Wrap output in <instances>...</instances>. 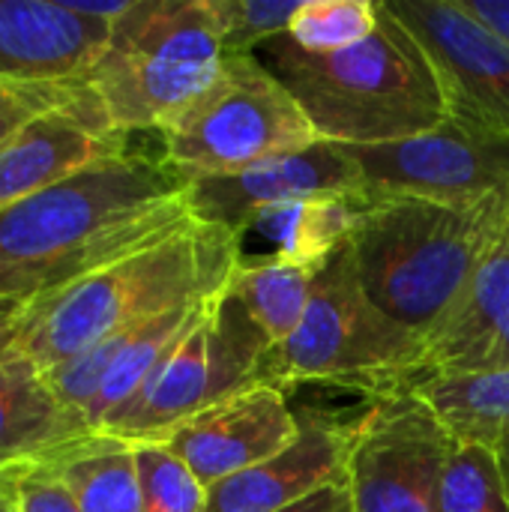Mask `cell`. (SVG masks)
Segmentation results:
<instances>
[{"label": "cell", "instance_id": "cell-32", "mask_svg": "<svg viewBox=\"0 0 509 512\" xmlns=\"http://www.w3.org/2000/svg\"><path fill=\"white\" fill-rule=\"evenodd\" d=\"M72 12L84 15V18H96V21H105V24H117L129 9H132V0H63Z\"/></svg>", "mask_w": 509, "mask_h": 512}, {"label": "cell", "instance_id": "cell-28", "mask_svg": "<svg viewBox=\"0 0 509 512\" xmlns=\"http://www.w3.org/2000/svg\"><path fill=\"white\" fill-rule=\"evenodd\" d=\"M15 512H81L51 462L3 474Z\"/></svg>", "mask_w": 509, "mask_h": 512}, {"label": "cell", "instance_id": "cell-14", "mask_svg": "<svg viewBox=\"0 0 509 512\" xmlns=\"http://www.w3.org/2000/svg\"><path fill=\"white\" fill-rule=\"evenodd\" d=\"M126 141L111 132L84 87L81 102L33 117L0 144V213L102 159L126 153Z\"/></svg>", "mask_w": 509, "mask_h": 512}, {"label": "cell", "instance_id": "cell-21", "mask_svg": "<svg viewBox=\"0 0 509 512\" xmlns=\"http://www.w3.org/2000/svg\"><path fill=\"white\" fill-rule=\"evenodd\" d=\"M51 465L81 512H144L132 444L93 435Z\"/></svg>", "mask_w": 509, "mask_h": 512}, {"label": "cell", "instance_id": "cell-7", "mask_svg": "<svg viewBox=\"0 0 509 512\" xmlns=\"http://www.w3.org/2000/svg\"><path fill=\"white\" fill-rule=\"evenodd\" d=\"M159 138L162 162L186 183L243 174L318 144L297 99L255 54H225L216 78Z\"/></svg>", "mask_w": 509, "mask_h": 512}, {"label": "cell", "instance_id": "cell-26", "mask_svg": "<svg viewBox=\"0 0 509 512\" xmlns=\"http://www.w3.org/2000/svg\"><path fill=\"white\" fill-rule=\"evenodd\" d=\"M303 0H210L222 51L255 54L264 42L288 33Z\"/></svg>", "mask_w": 509, "mask_h": 512}, {"label": "cell", "instance_id": "cell-27", "mask_svg": "<svg viewBox=\"0 0 509 512\" xmlns=\"http://www.w3.org/2000/svg\"><path fill=\"white\" fill-rule=\"evenodd\" d=\"M81 99H84L81 78L66 84H21V81L0 78V144L33 117L63 105H75Z\"/></svg>", "mask_w": 509, "mask_h": 512}, {"label": "cell", "instance_id": "cell-10", "mask_svg": "<svg viewBox=\"0 0 509 512\" xmlns=\"http://www.w3.org/2000/svg\"><path fill=\"white\" fill-rule=\"evenodd\" d=\"M345 153L357 165L363 204L381 198L468 204L509 192V132L459 117L405 141L345 147Z\"/></svg>", "mask_w": 509, "mask_h": 512}, {"label": "cell", "instance_id": "cell-13", "mask_svg": "<svg viewBox=\"0 0 509 512\" xmlns=\"http://www.w3.org/2000/svg\"><path fill=\"white\" fill-rule=\"evenodd\" d=\"M300 435V417L285 390L249 387L177 426L165 444L204 489L237 477L288 450Z\"/></svg>", "mask_w": 509, "mask_h": 512}, {"label": "cell", "instance_id": "cell-23", "mask_svg": "<svg viewBox=\"0 0 509 512\" xmlns=\"http://www.w3.org/2000/svg\"><path fill=\"white\" fill-rule=\"evenodd\" d=\"M378 24V0H303L288 39L312 54H333L363 42Z\"/></svg>", "mask_w": 509, "mask_h": 512}, {"label": "cell", "instance_id": "cell-15", "mask_svg": "<svg viewBox=\"0 0 509 512\" xmlns=\"http://www.w3.org/2000/svg\"><path fill=\"white\" fill-rule=\"evenodd\" d=\"M297 417V441L270 462L210 486L207 512H276L345 477L354 423H342L312 408L297 411Z\"/></svg>", "mask_w": 509, "mask_h": 512}, {"label": "cell", "instance_id": "cell-19", "mask_svg": "<svg viewBox=\"0 0 509 512\" xmlns=\"http://www.w3.org/2000/svg\"><path fill=\"white\" fill-rule=\"evenodd\" d=\"M411 393L432 408L456 444L498 450L509 441V366L429 375Z\"/></svg>", "mask_w": 509, "mask_h": 512}, {"label": "cell", "instance_id": "cell-20", "mask_svg": "<svg viewBox=\"0 0 509 512\" xmlns=\"http://www.w3.org/2000/svg\"><path fill=\"white\" fill-rule=\"evenodd\" d=\"M315 270L291 264L279 255L243 258L237 261L228 294L243 303L249 318L276 345L288 342L306 318L312 300Z\"/></svg>", "mask_w": 509, "mask_h": 512}, {"label": "cell", "instance_id": "cell-33", "mask_svg": "<svg viewBox=\"0 0 509 512\" xmlns=\"http://www.w3.org/2000/svg\"><path fill=\"white\" fill-rule=\"evenodd\" d=\"M495 453H498V462H501V474H504V486H507V495H509V441L504 444V447H498Z\"/></svg>", "mask_w": 509, "mask_h": 512}, {"label": "cell", "instance_id": "cell-2", "mask_svg": "<svg viewBox=\"0 0 509 512\" xmlns=\"http://www.w3.org/2000/svg\"><path fill=\"white\" fill-rule=\"evenodd\" d=\"M255 57L297 99L318 141L381 147L441 126L450 117L441 81L408 27L378 0L375 30L333 54L303 51L288 33Z\"/></svg>", "mask_w": 509, "mask_h": 512}, {"label": "cell", "instance_id": "cell-22", "mask_svg": "<svg viewBox=\"0 0 509 512\" xmlns=\"http://www.w3.org/2000/svg\"><path fill=\"white\" fill-rule=\"evenodd\" d=\"M363 201L354 195H315L282 207L267 222H273L279 258L318 270L330 255H336L354 234Z\"/></svg>", "mask_w": 509, "mask_h": 512}, {"label": "cell", "instance_id": "cell-12", "mask_svg": "<svg viewBox=\"0 0 509 512\" xmlns=\"http://www.w3.org/2000/svg\"><path fill=\"white\" fill-rule=\"evenodd\" d=\"M315 195L360 198V174L345 147L318 141L303 153L270 159L243 174L189 183L192 216L234 234L237 240L282 207Z\"/></svg>", "mask_w": 509, "mask_h": 512}, {"label": "cell", "instance_id": "cell-30", "mask_svg": "<svg viewBox=\"0 0 509 512\" xmlns=\"http://www.w3.org/2000/svg\"><path fill=\"white\" fill-rule=\"evenodd\" d=\"M459 6L509 45V0H459Z\"/></svg>", "mask_w": 509, "mask_h": 512}, {"label": "cell", "instance_id": "cell-11", "mask_svg": "<svg viewBox=\"0 0 509 512\" xmlns=\"http://www.w3.org/2000/svg\"><path fill=\"white\" fill-rule=\"evenodd\" d=\"M426 51L450 117L509 132V45L459 0H384Z\"/></svg>", "mask_w": 509, "mask_h": 512}, {"label": "cell", "instance_id": "cell-6", "mask_svg": "<svg viewBox=\"0 0 509 512\" xmlns=\"http://www.w3.org/2000/svg\"><path fill=\"white\" fill-rule=\"evenodd\" d=\"M420 360L423 336L366 294L348 240L315 270L306 318L288 342L270 348L264 384H330L384 399L420 381Z\"/></svg>", "mask_w": 509, "mask_h": 512}, {"label": "cell", "instance_id": "cell-34", "mask_svg": "<svg viewBox=\"0 0 509 512\" xmlns=\"http://www.w3.org/2000/svg\"><path fill=\"white\" fill-rule=\"evenodd\" d=\"M0 512H15V504L9 498V489H6V480L0 477Z\"/></svg>", "mask_w": 509, "mask_h": 512}, {"label": "cell", "instance_id": "cell-29", "mask_svg": "<svg viewBox=\"0 0 509 512\" xmlns=\"http://www.w3.org/2000/svg\"><path fill=\"white\" fill-rule=\"evenodd\" d=\"M276 512H351V492H348V480H336V483H327L324 489L306 495L303 501L291 504V507H282Z\"/></svg>", "mask_w": 509, "mask_h": 512}, {"label": "cell", "instance_id": "cell-25", "mask_svg": "<svg viewBox=\"0 0 509 512\" xmlns=\"http://www.w3.org/2000/svg\"><path fill=\"white\" fill-rule=\"evenodd\" d=\"M135 462L144 512H207V489L165 444H138Z\"/></svg>", "mask_w": 509, "mask_h": 512}, {"label": "cell", "instance_id": "cell-17", "mask_svg": "<svg viewBox=\"0 0 509 512\" xmlns=\"http://www.w3.org/2000/svg\"><path fill=\"white\" fill-rule=\"evenodd\" d=\"M509 366V231L450 312L423 336L420 381Z\"/></svg>", "mask_w": 509, "mask_h": 512}, {"label": "cell", "instance_id": "cell-1", "mask_svg": "<svg viewBox=\"0 0 509 512\" xmlns=\"http://www.w3.org/2000/svg\"><path fill=\"white\" fill-rule=\"evenodd\" d=\"M189 183L126 150L0 213V300H36L189 225Z\"/></svg>", "mask_w": 509, "mask_h": 512}, {"label": "cell", "instance_id": "cell-18", "mask_svg": "<svg viewBox=\"0 0 509 512\" xmlns=\"http://www.w3.org/2000/svg\"><path fill=\"white\" fill-rule=\"evenodd\" d=\"M93 432L57 399L48 372L21 348L0 357V477L51 462Z\"/></svg>", "mask_w": 509, "mask_h": 512}, {"label": "cell", "instance_id": "cell-31", "mask_svg": "<svg viewBox=\"0 0 509 512\" xmlns=\"http://www.w3.org/2000/svg\"><path fill=\"white\" fill-rule=\"evenodd\" d=\"M27 318V303L24 300H0V357L18 348L21 330Z\"/></svg>", "mask_w": 509, "mask_h": 512}, {"label": "cell", "instance_id": "cell-24", "mask_svg": "<svg viewBox=\"0 0 509 512\" xmlns=\"http://www.w3.org/2000/svg\"><path fill=\"white\" fill-rule=\"evenodd\" d=\"M438 512H509L498 453L459 444L441 480Z\"/></svg>", "mask_w": 509, "mask_h": 512}, {"label": "cell", "instance_id": "cell-16", "mask_svg": "<svg viewBox=\"0 0 509 512\" xmlns=\"http://www.w3.org/2000/svg\"><path fill=\"white\" fill-rule=\"evenodd\" d=\"M111 24L63 0H0V78L21 84L78 81L105 51Z\"/></svg>", "mask_w": 509, "mask_h": 512}, {"label": "cell", "instance_id": "cell-5", "mask_svg": "<svg viewBox=\"0 0 509 512\" xmlns=\"http://www.w3.org/2000/svg\"><path fill=\"white\" fill-rule=\"evenodd\" d=\"M210 0H132L99 60L81 75L111 132H159L219 72Z\"/></svg>", "mask_w": 509, "mask_h": 512}, {"label": "cell", "instance_id": "cell-8", "mask_svg": "<svg viewBox=\"0 0 509 512\" xmlns=\"http://www.w3.org/2000/svg\"><path fill=\"white\" fill-rule=\"evenodd\" d=\"M270 348L273 342L225 285L102 438L132 447L165 441L195 414L264 384Z\"/></svg>", "mask_w": 509, "mask_h": 512}, {"label": "cell", "instance_id": "cell-4", "mask_svg": "<svg viewBox=\"0 0 509 512\" xmlns=\"http://www.w3.org/2000/svg\"><path fill=\"white\" fill-rule=\"evenodd\" d=\"M509 231V192L468 204L429 198L366 201L351 255L366 294L426 336Z\"/></svg>", "mask_w": 509, "mask_h": 512}, {"label": "cell", "instance_id": "cell-9", "mask_svg": "<svg viewBox=\"0 0 509 512\" xmlns=\"http://www.w3.org/2000/svg\"><path fill=\"white\" fill-rule=\"evenodd\" d=\"M456 438L411 390L372 399L354 420L348 453L351 512H438Z\"/></svg>", "mask_w": 509, "mask_h": 512}, {"label": "cell", "instance_id": "cell-3", "mask_svg": "<svg viewBox=\"0 0 509 512\" xmlns=\"http://www.w3.org/2000/svg\"><path fill=\"white\" fill-rule=\"evenodd\" d=\"M240 255L234 234L192 219L174 234L30 300L18 348L42 369H54L117 333L219 294Z\"/></svg>", "mask_w": 509, "mask_h": 512}]
</instances>
